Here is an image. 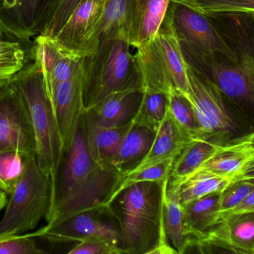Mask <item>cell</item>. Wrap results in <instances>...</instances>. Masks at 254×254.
Returning a JSON list of instances; mask_svg holds the SVG:
<instances>
[{"mask_svg": "<svg viewBox=\"0 0 254 254\" xmlns=\"http://www.w3.org/2000/svg\"><path fill=\"white\" fill-rule=\"evenodd\" d=\"M251 213H254V191L233 207L218 211L215 217V225L228 218Z\"/></svg>", "mask_w": 254, "mask_h": 254, "instance_id": "37", "label": "cell"}, {"mask_svg": "<svg viewBox=\"0 0 254 254\" xmlns=\"http://www.w3.org/2000/svg\"><path fill=\"white\" fill-rule=\"evenodd\" d=\"M220 194H207L181 204L183 225L187 239L215 225V217L219 209Z\"/></svg>", "mask_w": 254, "mask_h": 254, "instance_id": "24", "label": "cell"}, {"mask_svg": "<svg viewBox=\"0 0 254 254\" xmlns=\"http://www.w3.org/2000/svg\"><path fill=\"white\" fill-rule=\"evenodd\" d=\"M33 157L16 151L0 152V183L7 194L11 192Z\"/></svg>", "mask_w": 254, "mask_h": 254, "instance_id": "30", "label": "cell"}, {"mask_svg": "<svg viewBox=\"0 0 254 254\" xmlns=\"http://www.w3.org/2000/svg\"><path fill=\"white\" fill-rule=\"evenodd\" d=\"M127 35L117 33L100 40L96 53L84 59L85 109L114 92L142 89V78Z\"/></svg>", "mask_w": 254, "mask_h": 254, "instance_id": "2", "label": "cell"}, {"mask_svg": "<svg viewBox=\"0 0 254 254\" xmlns=\"http://www.w3.org/2000/svg\"><path fill=\"white\" fill-rule=\"evenodd\" d=\"M0 190H3V191H5V190H4L3 187H2V184H1V183H0Z\"/></svg>", "mask_w": 254, "mask_h": 254, "instance_id": "40", "label": "cell"}, {"mask_svg": "<svg viewBox=\"0 0 254 254\" xmlns=\"http://www.w3.org/2000/svg\"><path fill=\"white\" fill-rule=\"evenodd\" d=\"M45 251L40 249L33 234L23 233L0 238V254H41Z\"/></svg>", "mask_w": 254, "mask_h": 254, "instance_id": "33", "label": "cell"}, {"mask_svg": "<svg viewBox=\"0 0 254 254\" xmlns=\"http://www.w3.org/2000/svg\"><path fill=\"white\" fill-rule=\"evenodd\" d=\"M7 193L3 190H0V210L3 209L6 205L7 201Z\"/></svg>", "mask_w": 254, "mask_h": 254, "instance_id": "38", "label": "cell"}, {"mask_svg": "<svg viewBox=\"0 0 254 254\" xmlns=\"http://www.w3.org/2000/svg\"><path fill=\"white\" fill-rule=\"evenodd\" d=\"M168 107L183 130L192 139L200 138L194 113L188 100L181 93L172 92L168 96Z\"/></svg>", "mask_w": 254, "mask_h": 254, "instance_id": "31", "label": "cell"}, {"mask_svg": "<svg viewBox=\"0 0 254 254\" xmlns=\"http://www.w3.org/2000/svg\"><path fill=\"white\" fill-rule=\"evenodd\" d=\"M26 55L18 43L3 41L0 35V79H8L24 67Z\"/></svg>", "mask_w": 254, "mask_h": 254, "instance_id": "32", "label": "cell"}, {"mask_svg": "<svg viewBox=\"0 0 254 254\" xmlns=\"http://www.w3.org/2000/svg\"><path fill=\"white\" fill-rule=\"evenodd\" d=\"M1 34H2V32H0V35H1Z\"/></svg>", "mask_w": 254, "mask_h": 254, "instance_id": "41", "label": "cell"}, {"mask_svg": "<svg viewBox=\"0 0 254 254\" xmlns=\"http://www.w3.org/2000/svg\"><path fill=\"white\" fill-rule=\"evenodd\" d=\"M193 139H194L190 137L181 129L167 106L164 117L156 129L151 148L145 157L133 169L120 177L130 175L169 159L175 160Z\"/></svg>", "mask_w": 254, "mask_h": 254, "instance_id": "19", "label": "cell"}, {"mask_svg": "<svg viewBox=\"0 0 254 254\" xmlns=\"http://www.w3.org/2000/svg\"><path fill=\"white\" fill-rule=\"evenodd\" d=\"M69 254H121L124 251L115 245L99 239H86L76 242Z\"/></svg>", "mask_w": 254, "mask_h": 254, "instance_id": "36", "label": "cell"}, {"mask_svg": "<svg viewBox=\"0 0 254 254\" xmlns=\"http://www.w3.org/2000/svg\"><path fill=\"white\" fill-rule=\"evenodd\" d=\"M167 13L179 41L222 55L232 62H237L207 16L172 0Z\"/></svg>", "mask_w": 254, "mask_h": 254, "instance_id": "13", "label": "cell"}, {"mask_svg": "<svg viewBox=\"0 0 254 254\" xmlns=\"http://www.w3.org/2000/svg\"><path fill=\"white\" fill-rule=\"evenodd\" d=\"M27 110L33 130L35 160L43 172L51 175L62 152V143L44 75L34 62L11 78Z\"/></svg>", "mask_w": 254, "mask_h": 254, "instance_id": "4", "label": "cell"}, {"mask_svg": "<svg viewBox=\"0 0 254 254\" xmlns=\"http://www.w3.org/2000/svg\"><path fill=\"white\" fill-rule=\"evenodd\" d=\"M9 151L35 157L29 114L11 78L0 87V152Z\"/></svg>", "mask_w": 254, "mask_h": 254, "instance_id": "11", "label": "cell"}, {"mask_svg": "<svg viewBox=\"0 0 254 254\" xmlns=\"http://www.w3.org/2000/svg\"><path fill=\"white\" fill-rule=\"evenodd\" d=\"M80 0H55L50 17L41 35L53 38L56 35Z\"/></svg>", "mask_w": 254, "mask_h": 254, "instance_id": "34", "label": "cell"}, {"mask_svg": "<svg viewBox=\"0 0 254 254\" xmlns=\"http://www.w3.org/2000/svg\"><path fill=\"white\" fill-rule=\"evenodd\" d=\"M51 176V207L45 218L49 225L78 212L105 207L120 178L115 171L102 167L90 157L81 118L69 148L61 153Z\"/></svg>", "mask_w": 254, "mask_h": 254, "instance_id": "1", "label": "cell"}, {"mask_svg": "<svg viewBox=\"0 0 254 254\" xmlns=\"http://www.w3.org/2000/svg\"><path fill=\"white\" fill-rule=\"evenodd\" d=\"M181 183L175 182L169 176L161 185V212L168 242L178 252H187V239L184 234L181 209Z\"/></svg>", "mask_w": 254, "mask_h": 254, "instance_id": "22", "label": "cell"}, {"mask_svg": "<svg viewBox=\"0 0 254 254\" xmlns=\"http://www.w3.org/2000/svg\"><path fill=\"white\" fill-rule=\"evenodd\" d=\"M84 84V66L72 78L59 83L51 91L47 92L57 123L62 152L69 148L80 120L85 112Z\"/></svg>", "mask_w": 254, "mask_h": 254, "instance_id": "14", "label": "cell"}, {"mask_svg": "<svg viewBox=\"0 0 254 254\" xmlns=\"http://www.w3.org/2000/svg\"><path fill=\"white\" fill-rule=\"evenodd\" d=\"M245 180H254V178L209 172L194 174L185 180L181 185V203L184 204L207 194L221 193L233 184Z\"/></svg>", "mask_w": 254, "mask_h": 254, "instance_id": "26", "label": "cell"}, {"mask_svg": "<svg viewBox=\"0 0 254 254\" xmlns=\"http://www.w3.org/2000/svg\"><path fill=\"white\" fill-rule=\"evenodd\" d=\"M254 134L251 132L223 142L218 151L191 175L209 172L254 178Z\"/></svg>", "mask_w": 254, "mask_h": 254, "instance_id": "17", "label": "cell"}, {"mask_svg": "<svg viewBox=\"0 0 254 254\" xmlns=\"http://www.w3.org/2000/svg\"><path fill=\"white\" fill-rule=\"evenodd\" d=\"M181 43L183 56L193 71L213 84L227 100L241 110H253L254 72L218 53Z\"/></svg>", "mask_w": 254, "mask_h": 254, "instance_id": "7", "label": "cell"}, {"mask_svg": "<svg viewBox=\"0 0 254 254\" xmlns=\"http://www.w3.org/2000/svg\"><path fill=\"white\" fill-rule=\"evenodd\" d=\"M175 160L173 159H169L162 163L145 168L142 170L133 172L130 175L120 177L117 184L113 188L104 208L109 206L120 193L129 186L143 182L156 183L161 185L163 181L170 175Z\"/></svg>", "mask_w": 254, "mask_h": 254, "instance_id": "27", "label": "cell"}, {"mask_svg": "<svg viewBox=\"0 0 254 254\" xmlns=\"http://www.w3.org/2000/svg\"><path fill=\"white\" fill-rule=\"evenodd\" d=\"M189 90L183 95L194 113L199 136L217 142L225 139L236 130L225 96L210 81L196 73L187 65Z\"/></svg>", "mask_w": 254, "mask_h": 254, "instance_id": "8", "label": "cell"}, {"mask_svg": "<svg viewBox=\"0 0 254 254\" xmlns=\"http://www.w3.org/2000/svg\"><path fill=\"white\" fill-rule=\"evenodd\" d=\"M9 79V78H8ZM8 79H0V87L2 85V84H5Z\"/></svg>", "mask_w": 254, "mask_h": 254, "instance_id": "39", "label": "cell"}, {"mask_svg": "<svg viewBox=\"0 0 254 254\" xmlns=\"http://www.w3.org/2000/svg\"><path fill=\"white\" fill-rule=\"evenodd\" d=\"M55 0H0V32L29 41L41 35Z\"/></svg>", "mask_w": 254, "mask_h": 254, "instance_id": "15", "label": "cell"}, {"mask_svg": "<svg viewBox=\"0 0 254 254\" xmlns=\"http://www.w3.org/2000/svg\"><path fill=\"white\" fill-rule=\"evenodd\" d=\"M207 17L234 55L237 63L254 72V14L229 13Z\"/></svg>", "mask_w": 254, "mask_h": 254, "instance_id": "16", "label": "cell"}, {"mask_svg": "<svg viewBox=\"0 0 254 254\" xmlns=\"http://www.w3.org/2000/svg\"><path fill=\"white\" fill-rule=\"evenodd\" d=\"M254 191V180H245L233 184L220 194L218 211L233 207Z\"/></svg>", "mask_w": 254, "mask_h": 254, "instance_id": "35", "label": "cell"}, {"mask_svg": "<svg viewBox=\"0 0 254 254\" xmlns=\"http://www.w3.org/2000/svg\"><path fill=\"white\" fill-rule=\"evenodd\" d=\"M168 106V96L160 92L143 90L137 111L132 118L135 123L156 131Z\"/></svg>", "mask_w": 254, "mask_h": 254, "instance_id": "28", "label": "cell"}, {"mask_svg": "<svg viewBox=\"0 0 254 254\" xmlns=\"http://www.w3.org/2000/svg\"><path fill=\"white\" fill-rule=\"evenodd\" d=\"M136 50L142 91L187 94V64L168 13L154 36Z\"/></svg>", "mask_w": 254, "mask_h": 254, "instance_id": "5", "label": "cell"}, {"mask_svg": "<svg viewBox=\"0 0 254 254\" xmlns=\"http://www.w3.org/2000/svg\"><path fill=\"white\" fill-rule=\"evenodd\" d=\"M189 248L200 253L224 250L238 254H254V213L233 217L221 221L206 231L187 238Z\"/></svg>", "mask_w": 254, "mask_h": 254, "instance_id": "12", "label": "cell"}, {"mask_svg": "<svg viewBox=\"0 0 254 254\" xmlns=\"http://www.w3.org/2000/svg\"><path fill=\"white\" fill-rule=\"evenodd\" d=\"M224 142L197 138L190 142L175 159L169 179L183 184L199 166L210 158Z\"/></svg>", "mask_w": 254, "mask_h": 254, "instance_id": "25", "label": "cell"}, {"mask_svg": "<svg viewBox=\"0 0 254 254\" xmlns=\"http://www.w3.org/2000/svg\"><path fill=\"white\" fill-rule=\"evenodd\" d=\"M172 0H129L126 35L136 49L148 42L161 26Z\"/></svg>", "mask_w": 254, "mask_h": 254, "instance_id": "18", "label": "cell"}, {"mask_svg": "<svg viewBox=\"0 0 254 254\" xmlns=\"http://www.w3.org/2000/svg\"><path fill=\"white\" fill-rule=\"evenodd\" d=\"M106 212V209L102 207L78 212L56 224H47L38 231L32 233L33 238H42L53 243L99 239L122 249L120 231L112 223L105 219Z\"/></svg>", "mask_w": 254, "mask_h": 254, "instance_id": "10", "label": "cell"}, {"mask_svg": "<svg viewBox=\"0 0 254 254\" xmlns=\"http://www.w3.org/2000/svg\"><path fill=\"white\" fill-rule=\"evenodd\" d=\"M132 123L131 119L123 126L103 127L97 124L85 111L81 117V124L87 149L93 161L105 169H111L110 163Z\"/></svg>", "mask_w": 254, "mask_h": 254, "instance_id": "20", "label": "cell"}, {"mask_svg": "<svg viewBox=\"0 0 254 254\" xmlns=\"http://www.w3.org/2000/svg\"><path fill=\"white\" fill-rule=\"evenodd\" d=\"M9 194L0 221V238L26 233L46 218L51 207L52 176L33 157Z\"/></svg>", "mask_w": 254, "mask_h": 254, "instance_id": "6", "label": "cell"}, {"mask_svg": "<svg viewBox=\"0 0 254 254\" xmlns=\"http://www.w3.org/2000/svg\"><path fill=\"white\" fill-rule=\"evenodd\" d=\"M108 0H80L59 32L51 38L66 54L87 59L96 53Z\"/></svg>", "mask_w": 254, "mask_h": 254, "instance_id": "9", "label": "cell"}, {"mask_svg": "<svg viewBox=\"0 0 254 254\" xmlns=\"http://www.w3.org/2000/svg\"><path fill=\"white\" fill-rule=\"evenodd\" d=\"M161 185L143 182L129 186L111 203L115 206L114 210L106 208L118 220L125 254H146L157 243Z\"/></svg>", "mask_w": 254, "mask_h": 254, "instance_id": "3", "label": "cell"}, {"mask_svg": "<svg viewBox=\"0 0 254 254\" xmlns=\"http://www.w3.org/2000/svg\"><path fill=\"white\" fill-rule=\"evenodd\" d=\"M132 125L123 137L118 150L110 163V168L120 175L133 169L151 148L155 131L146 126Z\"/></svg>", "mask_w": 254, "mask_h": 254, "instance_id": "23", "label": "cell"}, {"mask_svg": "<svg viewBox=\"0 0 254 254\" xmlns=\"http://www.w3.org/2000/svg\"><path fill=\"white\" fill-rule=\"evenodd\" d=\"M206 16L229 13L254 14V0H172Z\"/></svg>", "mask_w": 254, "mask_h": 254, "instance_id": "29", "label": "cell"}, {"mask_svg": "<svg viewBox=\"0 0 254 254\" xmlns=\"http://www.w3.org/2000/svg\"><path fill=\"white\" fill-rule=\"evenodd\" d=\"M142 96V89H127L114 92L85 111L99 126H123L134 117Z\"/></svg>", "mask_w": 254, "mask_h": 254, "instance_id": "21", "label": "cell"}]
</instances>
